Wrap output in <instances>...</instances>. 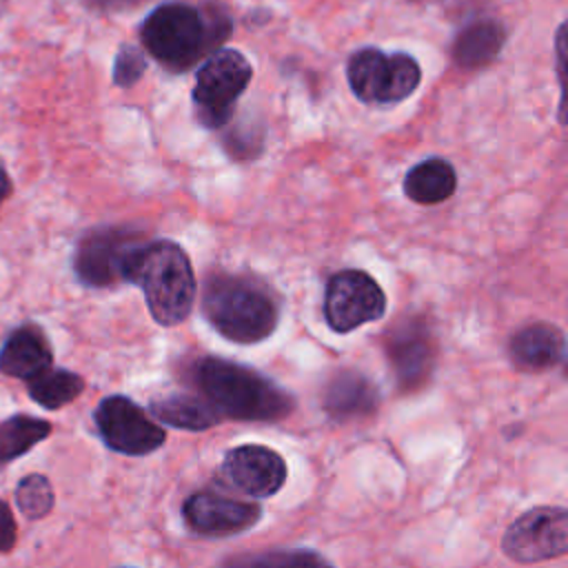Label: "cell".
Returning <instances> with one entry per match:
<instances>
[{"instance_id": "cb8c5ba5", "label": "cell", "mask_w": 568, "mask_h": 568, "mask_svg": "<svg viewBox=\"0 0 568 568\" xmlns=\"http://www.w3.org/2000/svg\"><path fill=\"white\" fill-rule=\"evenodd\" d=\"M146 71V60L142 51L133 44H122L113 60V82L118 87H133Z\"/></svg>"}, {"instance_id": "ac0fdd59", "label": "cell", "mask_w": 568, "mask_h": 568, "mask_svg": "<svg viewBox=\"0 0 568 568\" xmlns=\"http://www.w3.org/2000/svg\"><path fill=\"white\" fill-rule=\"evenodd\" d=\"M506 42V29L497 20H477L459 31L453 55L459 67L477 69L497 58Z\"/></svg>"}, {"instance_id": "ffe728a7", "label": "cell", "mask_w": 568, "mask_h": 568, "mask_svg": "<svg viewBox=\"0 0 568 568\" xmlns=\"http://www.w3.org/2000/svg\"><path fill=\"white\" fill-rule=\"evenodd\" d=\"M29 395L36 404L58 410L67 404H71L82 390H84V379L67 368H47L38 377L27 382Z\"/></svg>"}, {"instance_id": "4fadbf2b", "label": "cell", "mask_w": 568, "mask_h": 568, "mask_svg": "<svg viewBox=\"0 0 568 568\" xmlns=\"http://www.w3.org/2000/svg\"><path fill=\"white\" fill-rule=\"evenodd\" d=\"M182 517L197 535L224 537L255 526L262 517V508L253 501L226 497L215 490H200L184 501Z\"/></svg>"}, {"instance_id": "30bf717a", "label": "cell", "mask_w": 568, "mask_h": 568, "mask_svg": "<svg viewBox=\"0 0 568 568\" xmlns=\"http://www.w3.org/2000/svg\"><path fill=\"white\" fill-rule=\"evenodd\" d=\"M138 242V235L124 226H102L87 233L73 255L78 280L93 288L120 282L124 257Z\"/></svg>"}, {"instance_id": "8fae6325", "label": "cell", "mask_w": 568, "mask_h": 568, "mask_svg": "<svg viewBox=\"0 0 568 568\" xmlns=\"http://www.w3.org/2000/svg\"><path fill=\"white\" fill-rule=\"evenodd\" d=\"M384 348L402 390H417L426 384L435 364V342L424 320L406 317L395 324L386 333Z\"/></svg>"}, {"instance_id": "83f0119b", "label": "cell", "mask_w": 568, "mask_h": 568, "mask_svg": "<svg viewBox=\"0 0 568 568\" xmlns=\"http://www.w3.org/2000/svg\"><path fill=\"white\" fill-rule=\"evenodd\" d=\"M7 462H11V457H9V450H7V444H4L2 430H0V468H2Z\"/></svg>"}, {"instance_id": "2e32d148", "label": "cell", "mask_w": 568, "mask_h": 568, "mask_svg": "<svg viewBox=\"0 0 568 568\" xmlns=\"http://www.w3.org/2000/svg\"><path fill=\"white\" fill-rule=\"evenodd\" d=\"M510 359L521 371H546L564 362V333L552 324H528L510 337Z\"/></svg>"}, {"instance_id": "6da1fadb", "label": "cell", "mask_w": 568, "mask_h": 568, "mask_svg": "<svg viewBox=\"0 0 568 568\" xmlns=\"http://www.w3.org/2000/svg\"><path fill=\"white\" fill-rule=\"evenodd\" d=\"M193 382L220 419L280 422L295 408V399L271 377L222 357H200Z\"/></svg>"}, {"instance_id": "d6986e66", "label": "cell", "mask_w": 568, "mask_h": 568, "mask_svg": "<svg viewBox=\"0 0 568 568\" xmlns=\"http://www.w3.org/2000/svg\"><path fill=\"white\" fill-rule=\"evenodd\" d=\"M151 413L160 424L182 430H206L220 422L217 413L195 395L175 393L151 402Z\"/></svg>"}, {"instance_id": "3957f363", "label": "cell", "mask_w": 568, "mask_h": 568, "mask_svg": "<svg viewBox=\"0 0 568 568\" xmlns=\"http://www.w3.org/2000/svg\"><path fill=\"white\" fill-rule=\"evenodd\" d=\"M229 31L231 20L220 7L197 9L186 2H164L142 20L140 40L164 69L182 73L211 55Z\"/></svg>"}, {"instance_id": "e0dca14e", "label": "cell", "mask_w": 568, "mask_h": 568, "mask_svg": "<svg viewBox=\"0 0 568 568\" xmlns=\"http://www.w3.org/2000/svg\"><path fill=\"white\" fill-rule=\"evenodd\" d=\"M455 189L457 173L453 164L442 158L422 160L404 175V193L417 204H439L448 200Z\"/></svg>"}, {"instance_id": "7a4b0ae2", "label": "cell", "mask_w": 568, "mask_h": 568, "mask_svg": "<svg viewBox=\"0 0 568 568\" xmlns=\"http://www.w3.org/2000/svg\"><path fill=\"white\" fill-rule=\"evenodd\" d=\"M120 280L142 288L146 308L160 326H175L193 311V266L186 251L171 240L138 242L124 257Z\"/></svg>"}, {"instance_id": "7c38bea8", "label": "cell", "mask_w": 568, "mask_h": 568, "mask_svg": "<svg viewBox=\"0 0 568 568\" xmlns=\"http://www.w3.org/2000/svg\"><path fill=\"white\" fill-rule=\"evenodd\" d=\"M222 477L248 497H273L284 486L286 462L266 446L242 444L224 455Z\"/></svg>"}, {"instance_id": "277c9868", "label": "cell", "mask_w": 568, "mask_h": 568, "mask_svg": "<svg viewBox=\"0 0 568 568\" xmlns=\"http://www.w3.org/2000/svg\"><path fill=\"white\" fill-rule=\"evenodd\" d=\"M202 313L226 339L257 344L280 322V304L273 291L253 275L211 273L204 282Z\"/></svg>"}, {"instance_id": "4316f807", "label": "cell", "mask_w": 568, "mask_h": 568, "mask_svg": "<svg viewBox=\"0 0 568 568\" xmlns=\"http://www.w3.org/2000/svg\"><path fill=\"white\" fill-rule=\"evenodd\" d=\"M11 195V178L7 175L4 166L0 164V204Z\"/></svg>"}, {"instance_id": "d4e9b609", "label": "cell", "mask_w": 568, "mask_h": 568, "mask_svg": "<svg viewBox=\"0 0 568 568\" xmlns=\"http://www.w3.org/2000/svg\"><path fill=\"white\" fill-rule=\"evenodd\" d=\"M18 526L11 515V508L4 499H0V552H9L16 546Z\"/></svg>"}, {"instance_id": "ba28073f", "label": "cell", "mask_w": 568, "mask_h": 568, "mask_svg": "<svg viewBox=\"0 0 568 568\" xmlns=\"http://www.w3.org/2000/svg\"><path fill=\"white\" fill-rule=\"evenodd\" d=\"M501 550L517 564H537L568 550V510L537 506L517 517L501 537Z\"/></svg>"}, {"instance_id": "44dd1931", "label": "cell", "mask_w": 568, "mask_h": 568, "mask_svg": "<svg viewBox=\"0 0 568 568\" xmlns=\"http://www.w3.org/2000/svg\"><path fill=\"white\" fill-rule=\"evenodd\" d=\"M0 430H2L9 457L13 462L16 457L31 450L38 442L49 437L51 424L47 419L31 417V415H13V417L0 422Z\"/></svg>"}, {"instance_id": "8992f818", "label": "cell", "mask_w": 568, "mask_h": 568, "mask_svg": "<svg viewBox=\"0 0 568 568\" xmlns=\"http://www.w3.org/2000/svg\"><path fill=\"white\" fill-rule=\"evenodd\" d=\"M348 87L366 104H395L415 93L422 82V69L408 53H384L364 47L348 58Z\"/></svg>"}, {"instance_id": "f1b7e54d", "label": "cell", "mask_w": 568, "mask_h": 568, "mask_svg": "<svg viewBox=\"0 0 568 568\" xmlns=\"http://www.w3.org/2000/svg\"><path fill=\"white\" fill-rule=\"evenodd\" d=\"M231 568H253V566H251V561L246 559L244 564H235V566H231Z\"/></svg>"}, {"instance_id": "5bb4252c", "label": "cell", "mask_w": 568, "mask_h": 568, "mask_svg": "<svg viewBox=\"0 0 568 568\" xmlns=\"http://www.w3.org/2000/svg\"><path fill=\"white\" fill-rule=\"evenodd\" d=\"M53 364V351L44 331L36 324H22L9 333L0 348V373L33 379Z\"/></svg>"}, {"instance_id": "7402d4cb", "label": "cell", "mask_w": 568, "mask_h": 568, "mask_svg": "<svg viewBox=\"0 0 568 568\" xmlns=\"http://www.w3.org/2000/svg\"><path fill=\"white\" fill-rule=\"evenodd\" d=\"M16 504L29 519H40L53 508V488L44 475H27L16 488Z\"/></svg>"}, {"instance_id": "603a6c76", "label": "cell", "mask_w": 568, "mask_h": 568, "mask_svg": "<svg viewBox=\"0 0 568 568\" xmlns=\"http://www.w3.org/2000/svg\"><path fill=\"white\" fill-rule=\"evenodd\" d=\"M253 568H333L320 552L295 548V550H273L248 559Z\"/></svg>"}, {"instance_id": "52a82bcc", "label": "cell", "mask_w": 568, "mask_h": 568, "mask_svg": "<svg viewBox=\"0 0 568 568\" xmlns=\"http://www.w3.org/2000/svg\"><path fill=\"white\" fill-rule=\"evenodd\" d=\"M386 295L377 280L362 268L331 275L324 291V320L335 333H351L384 317Z\"/></svg>"}, {"instance_id": "484cf974", "label": "cell", "mask_w": 568, "mask_h": 568, "mask_svg": "<svg viewBox=\"0 0 568 568\" xmlns=\"http://www.w3.org/2000/svg\"><path fill=\"white\" fill-rule=\"evenodd\" d=\"M93 7H102V9H118V7H131L140 0H87Z\"/></svg>"}, {"instance_id": "5b68a950", "label": "cell", "mask_w": 568, "mask_h": 568, "mask_svg": "<svg viewBox=\"0 0 568 568\" xmlns=\"http://www.w3.org/2000/svg\"><path fill=\"white\" fill-rule=\"evenodd\" d=\"M253 78L251 62L235 49H215L195 71L193 111L204 129H222Z\"/></svg>"}, {"instance_id": "9a60e30c", "label": "cell", "mask_w": 568, "mask_h": 568, "mask_svg": "<svg viewBox=\"0 0 568 568\" xmlns=\"http://www.w3.org/2000/svg\"><path fill=\"white\" fill-rule=\"evenodd\" d=\"M322 406L333 422L359 419L373 415L379 406V390L366 375L357 371H339L326 384Z\"/></svg>"}, {"instance_id": "9c48e42d", "label": "cell", "mask_w": 568, "mask_h": 568, "mask_svg": "<svg viewBox=\"0 0 568 568\" xmlns=\"http://www.w3.org/2000/svg\"><path fill=\"white\" fill-rule=\"evenodd\" d=\"M93 422L106 448L129 457L149 455L166 439L164 428L124 395L104 397L93 413Z\"/></svg>"}]
</instances>
